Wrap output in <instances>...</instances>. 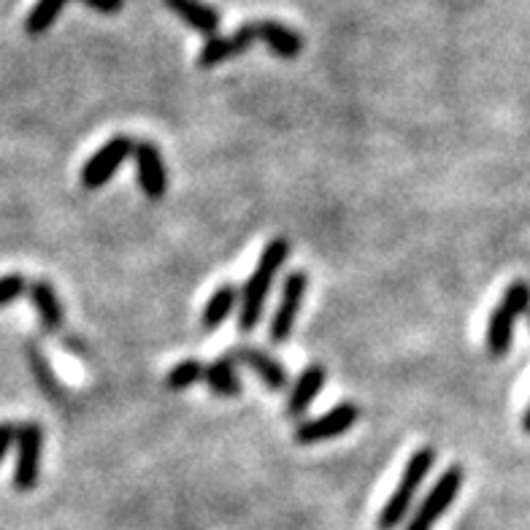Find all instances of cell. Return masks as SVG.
Wrapping results in <instances>:
<instances>
[{
	"mask_svg": "<svg viewBox=\"0 0 530 530\" xmlns=\"http://www.w3.org/2000/svg\"><path fill=\"white\" fill-rule=\"evenodd\" d=\"M287 257H290V241L287 238L268 241L263 255L257 257L252 276L238 290V328L244 333L255 330L260 320H263V309L265 301H268V293H271V284H274L279 268H284V263H287Z\"/></svg>",
	"mask_w": 530,
	"mask_h": 530,
	"instance_id": "6da1fadb",
	"label": "cell"
},
{
	"mask_svg": "<svg viewBox=\"0 0 530 530\" xmlns=\"http://www.w3.org/2000/svg\"><path fill=\"white\" fill-rule=\"evenodd\" d=\"M436 463V449L433 447H420L417 452H412L409 463L403 468L401 482L393 490V495L387 498V503L382 506L379 512V520H376V528L379 530H395L401 528V522L406 520V514L412 509L414 495L420 493L422 482L425 476Z\"/></svg>",
	"mask_w": 530,
	"mask_h": 530,
	"instance_id": "7a4b0ae2",
	"label": "cell"
},
{
	"mask_svg": "<svg viewBox=\"0 0 530 530\" xmlns=\"http://www.w3.org/2000/svg\"><path fill=\"white\" fill-rule=\"evenodd\" d=\"M530 309V284L528 282H514L509 284V290L503 293L501 303L495 306L487 322V352L493 357H506L509 347H512L514 336V322L520 314Z\"/></svg>",
	"mask_w": 530,
	"mask_h": 530,
	"instance_id": "3957f363",
	"label": "cell"
},
{
	"mask_svg": "<svg viewBox=\"0 0 530 530\" xmlns=\"http://www.w3.org/2000/svg\"><path fill=\"white\" fill-rule=\"evenodd\" d=\"M463 487V468L449 466L444 474L436 479V485L430 487V493L422 498V503L417 506V512L412 514V520L403 530H433V525L447 514V509L452 506V501Z\"/></svg>",
	"mask_w": 530,
	"mask_h": 530,
	"instance_id": "277c9868",
	"label": "cell"
},
{
	"mask_svg": "<svg viewBox=\"0 0 530 530\" xmlns=\"http://www.w3.org/2000/svg\"><path fill=\"white\" fill-rule=\"evenodd\" d=\"M41 449H44L41 425L36 420L22 422L17 428V466H14V487L19 493H30L38 485Z\"/></svg>",
	"mask_w": 530,
	"mask_h": 530,
	"instance_id": "5b68a950",
	"label": "cell"
},
{
	"mask_svg": "<svg viewBox=\"0 0 530 530\" xmlns=\"http://www.w3.org/2000/svg\"><path fill=\"white\" fill-rule=\"evenodd\" d=\"M133 147H136V141L125 133H119V136L109 138L106 144H103L95 155L84 163L82 168V184L87 190H98L103 184L109 182L111 176L117 174L122 163L133 155Z\"/></svg>",
	"mask_w": 530,
	"mask_h": 530,
	"instance_id": "8992f818",
	"label": "cell"
},
{
	"mask_svg": "<svg viewBox=\"0 0 530 530\" xmlns=\"http://www.w3.org/2000/svg\"><path fill=\"white\" fill-rule=\"evenodd\" d=\"M306 290H309V274L306 271H290V274L284 276L282 295H279L274 320H271V341L274 344H284V341L290 339Z\"/></svg>",
	"mask_w": 530,
	"mask_h": 530,
	"instance_id": "52a82bcc",
	"label": "cell"
},
{
	"mask_svg": "<svg viewBox=\"0 0 530 530\" xmlns=\"http://www.w3.org/2000/svg\"><path fill=\"white\" fill-rule=\"evenodd\" d=\"M357 417H360V409L355 403H339L336 409L314 417V420H303L298 428H295V441L309 447V444H322V441H330L347 433L349 428H355Z\"/></svg>",
	"mask_w": 530,
	"mask_h": 530,
	"instance_id": "ba28073f",
	"label": "cell"
},
{
	"mask_svg": "<svg viewBox=\"0 0 530 530\" xmlns=\"http://www.w3.org/2000/svg\"><path fill=\"white\" fill-rule=\"evenodd\" d=\"M133 163H136L138 184H141L144 195L152 201H160L168 190V171H165L163 152L152 141H136Z\"/></svg>",
	"mask_w": 530,
	"mask_h": 530,
	"instance_id": "9c48e42d",
	"label": "cell"
},
{
	"mask_svg": "<svg viewBox=\"0 0 530 530\" xmlns=\"http://www.w3.org/2000/svg\"><path fill=\"white\" fill-rule=\"evenodd\" d=\"M260 38V28L257 22H249V25H241L236 28L230 36H211L206 44H203L201 55H198V65L201 68H214V65L225 63L230 57H238L241 52H247V46L252 41Z\"/></svg>",
	"mask_w": 530,
	"mask_h": 530,
	"instance_id": "30bf717a",
	"label": "cell"
},
{
	"mask_svg": "<svg viewBox=\"0 0 530 530\" xmlns=\"http://www.w3.org/2000/svg\"><path fill=\"white\" fill-rule=\"evenodd\" d=\"M230 357H233V360H241L244 366L252 368L257 374V379H260L268 390H274V393H279V390H284V387L290 384L287 368H284L279 360H274V357L268 355V352H263V349L241 347L236 349V352H230Z\"/></svg>",
	"mask_w": 530,
	"mask_h": 530,
	"instance_id": "8fae6325",
	"label": "cell"
},
{
	"mask_svg": "<svg viewBox=\"0 0 530 530\" xmlns=\"http://www.w3.org/2000/svg\"><path fill=\"white\" fill-rule=\"evenodd\" d=\"M325 379H328V374H325V368H322L320 363H311V366L303 368L298 382L293 384V393L287 398V414H290L293 420H298V417L309 412V406L314 403V398L320 395Z\"/></svg>",
	"mask_w": 530,
	"mask_h": 530,
	"instance_id": "7c38bea8",
	"label": "cell"
},
{
	"mask_svg": "<svg viewBox=\"0 0 530 530\" xmlns=\"http://www.w3.org/2000/svg\"><path fill=\"white\" fill-rule=\"evenodd\" d=\"M165 6L203 36H220L222 17L220 11L211 9L209 3H203V0H165Z\"/></svg>",
	"mask_w": 530,
	"mask_h": 530,
	"instance_id": "4fadbf2b",
	"label": "cell"
},
{
	"mask_svg": "<svg viewBox=\"0 0 530 530\" xmlns=\"http://www.w3.org/2000/svg\"><path fill=\"white\" fill-rule=\"evenodd\" d=\"M28 293L44 330H49V333L60 330V325H63V306H60V298L55 293V284L49 279H36V282L28 284Z\"/></svg>",
	"mask_w": 530,
	"mask_h": 530,
	"instance_id": "5bb4252c",
	"label": "cell"
},
{
	"mask_svg": "<svg viewBox=\"0 0 530 530\" xmlns=\"http://www.w3.org/2000/svg\"><path fill=\"white\" fill-rule=\"evenodd\" d=\"M257 28H260V41H265L268 49H271L276 57H282V60H295V57L301 55L303 38L298 36L293 28H287L282 22H274V19L257 22Z\"/></svg>",
	"mask_w": 530,
	"mask_h": 530,
	"instance_id": "9a60e30c",
	"label": "cell"
},
{
	"mask_svg": "<svg viewBox=\"0 0 530 530\" xmlns=\"http://www.w3.org/2000/svg\"><path fill=\"white\" fill-rule=\"evenodd\" d=\"M203 382L209 384V390L220 398H236L241 393V379H238L236 360L233 357H217L214 363L206 366Z\"/></svg>",
	"mask_w": 530,
	"mask_h": 530,
	"instance_id": "2e32d148",
	"label": "cell"
},
{
	"mask_svg": "<svg viewBox=\"0 0 530 530\" xmlns=\"http://www.w3.org/2000/svg\"><path fill=\"white\" fill-rule=\"evenodd\" d=\"M238 303V287L236 284H220L211 298L206 301V309L201 314V328L203 330H217L222 322L228 320L230 311L236 309Z\"/></svg>",
	"mask_w": 530,
	"mask_h": 530,
	"instance_id": "e0dca14e",
	"label": "cell"
},
{
	"mask_svg": "<svg viewBox=\"0 0 530 530\" xmlns=\"http://www.w3.org/2000/svg\"><path fill=\"white\" fill-rule=\"evenodd\" d=\"M65 6H68V0H38L36 6L30 9L28 19H25L28 36H44L46 30L55 25Z\"/></svg>",
	"mask_w": 530,
	"mask_h": 530,
	"instance_id": "ac0fdd59",
	"label": "cell"
},
{
	"mask_svg": "<svg viewBox=\"0 0 530 530\" xmlns=\"http://www.w3.org/2000/svg\"><path fill=\"white\" fill-rule=\"evenodd\" d=\"M203 374H206V366H203L201 360L190 357V360H182V363H176V366L168 371L165 387H168V390H187V387H192L195 382H201Z\"/></svg>",
	"mask_w": 530,
	"mask_h": 530,
	"instance_id": "d6986e66",
	"label": "cell"
},
{
	"mask_svg": "<svg viewBox=\"0 0 530 530\" xmlns=\"http://www.w3.org/2000/svg\"><path fill=\"white\" fill-rule=\"evenodd\" d=\"M28 363H30V371H33V376H36L38 387H41L44 393H49L52 398H55V395L60 393V387H57V379H55V371H52L49 360H46V355L36 347V344H28Z\"/></svg>",
	"mask_w": 530,
	"mask_h": 530,
	"instance_id": "ffe728a7",
	"label": "cell"
},
{
	"mask_svg": "<svg viewBox=\"0 0 530 530\" xmlns=\"http://www.w3.org/2000/svg\"><path fill=\"white\" fill-rule=\"evenodd\" d=\"M28 279L22 274H6L0 276V306H9L17 298L28 293Z\"/></svg>",
	"mask_w": 530,
	"mask_h": 530,
	"instance_id": "44dd1931",
	"label": "cell"
},
{
	"mask_svg": "<svg viewBox=\"0 0 530 530\" xmlns=\"http://www.w3.org/2000/svg\"><path fill=\"white\" fill-rule=\"evenodd\" d=\"M17 428L11 420L0 422V463H3V457L9 455V449L17 444Z\"/></svg>",
	"mask_w": 530,
	"mask_h": 530,
	"instance_id": "7402d4cb",
	"label": "cell"
},
{
	"mask_svg": "<svg viewBox=\"0 0 530 530\" xmlns=\"http://www.w3.org/2000/svg\"><path fill=\"white\" fill-rule=\"evenodd\" d=\"M90 9L101 11V14H119L125 9V0H84Z\"/></svg>",
	"mask_w": 530,
	"mask_h": 530,
	"instance_id": "603a6c76",
	"label": "cell"
},
{
	"mask_svg": "<svg viewBox=\"0 0 530 530\" xmlns=\"http://www.w3.org/2000/svg\"><path fill=\"white\" fill-rule=\"evenodd\" d=\"M522 428L530 433V406H528V412H525V417H522Z\"/></svg>",
	"mask_w": 530,
	"mask_h": 530,
	"instance_id": "cb8c5ba5",
	"label": "cell"
}]
</instances>
